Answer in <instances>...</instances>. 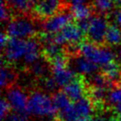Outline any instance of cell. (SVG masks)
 <instances>
[{"mask_svg":"<svg viewBox=\"0 0 121 121\" xmlns=\"http://www.w3.org/2000/svg\"><path fill=\"white\" fill-rule=\"evenodd\" d=\"M109 24L106 16L95 13L90 18V23L86 35V40L99 46H106L105 36Z\"/></svg>","mask_w":121,"mask_h":121,"instance_id":"5b68a950","label":"cell"},{"mask_svg":"<svg viewBox=\"0 0 121 121\" xmlns=\"http://www.w3.org/2000/svg\"><path fill=\"white\" fill-rule=\"evenodd\" d=\"M28 95L23 88L14 85L6 89V100L9 102L12 108L20 114L27 115V106L28 102Z\"/></svg>","mask_w":121,"mask_h":121,"instance_id":"9c48e42d","label":"cell"},{"mask_svg":"<svg viewBox=\"0 0 121 121\" xmlns=\"http://www.w3.org/2000/svg\"><path fill=\"white\" fill-rule=\"evenodd\" d=\"M28 95L27 106V115L37 118H55L57 116V111L53 103L52 96L47 92L42 90L31 91Z\"/></svg>","mask_w":121,"mask_h":121,"instance_id":"7a4b0ae2","label":"cell"},{"mask_svg":"<svg viewBox=\"0 0 121 121\" xmlns=\"http://www.w3.org/2000/svg\"><path fill=\"white\" fill-rule=\"evenodd\" d=\"M114 113V112H113ZM115 117H116V119H117V121H121V113H118V114H117V113H114Z\"/></svg>","mask_w":121,"mask_h":121,"instance_id":"f1b7e54d","label":"cell"},{"mask_svg":"<svg viewBox=\"0 0 121 121\" xmlns=\"http://www.w3.org/2000/svg\"><path fill=\"white\" fill-rule=\"evenodd\" d=\"M70 10L72 13L73 15L74 20H81L89 19L95 14L94 9L91 6V4H77V5H73L70 6Z\"/></svg>","mask_w":121,"mask_h":121,"instance_id":"d6986e66","label":"cell"},{"mask_svg":"<svg viewBox=\"0 0 121 121\" xmlns=\"http://www.w3.org/2000/svg\"><path fill=\"white\" fill-rule=\"evenodd\" d=\"M65 45H80L86 40V35L76 22H72L59 32Z\"/></svg>","mask_w":121,"mask_h":121,"instance_id":"8fae6325","label":"cell"},{"mask_svg":"<svg viewBox=\"0 0 121 121\" xmlns=\"http://www.w3.org/2000/svg\"><path fill=\"white\" fill-rule=\"evenodd\" d=\"M52 76L58 87H65L73 80L76 73L69 66V65H52Z\"/></svg>","mask_w":121,"mask_h":121,"instance_id":"7c38bea8","label":"cell"},{"mask_svg":"<svg viewBox=\"0 0 121 121\" xmlns=\"http://www.w3.org/2000/svg\"><path fill=\"white\" fill-rule=\"evenodd\" d=\"M52 99L57 111V114L67 111L73 104L63 90H58L52 94Z\"/></svg>","mask_w":121,"mask_h":121,"instance_id":"e0dca14e","label":"cell"},{"mask_svg":"<svg viewBox=\"0 0 121 121\" xmlns=\"http://www.w3.org/2000/svg\"><path fill=\"white\" fill-rule=\"evenodd\" d=\"M11 14H12V11L5 4V2L2 0V2H1V20L3 22L8 21L11 18Z\"/></svg>","mask_w":121,"mask_h":121,"instance_id":"603a6c76","label":"cell"},{"mask_svg":"<svg viewBox=\"0 0 121 121\" xmlns=\"http://www.w3.org/2000/svg\"><path fill=\"white\" fill-rule=\"evenodd\" d=\"M27 49V40L10 37V40L3 51L2 60L13 65L21 59L23 60Z\"/></svg>","mask_w":121,"mask_h":121,"instance_id":"8992f818","label":"cell"},{"mask_svg":"<svg viewBox=\"0 0 121 121\" xmlns=\"http://www.w3.org/2000/svg\"><path fill=\"white\" fill-rule=\"evenodd\" d=\"M15 15L32 14L33 0H4Z\"/></svg>","mask_w":121,"mask_h":121,"instance_id":"2e32d148","label":"cell"},{"mask_svg":"<svg viewBox=\"0 0 121 121\" xmlns=\"http://www.w3.org/2000/svg\"><path fill=\"white\" fill-rule=\"evenodd\" d=\"M0 106H1V119L4 120L8 115L10 114L11 110H12V106H11L9 102L7 101L5 98L2 99Z\"/></svg>","mask_w":121,"mask_h":121,"instance_id":"7402d4cb","label":"cell"},{"mask_svg":"<svg viewBox=\"0 0 121 121\" xmlns=\"http://www.w3.org/2000/svg\"><path fill=\"white\" fill-rule=\"evenodd\" d=\"M120 44L121 28L116 25L110 24L105 36V45L108 47H118Z\"/></svg>","mask_w":121,"mask_h":121,"instance_id":"ffe728a7","label":"cell"},{"mask_svg":"<svg viewBox=\"0 0 121 121\" xmlns=\"http://www.w3.org/2000/svg\"><path fill=\"white\" fill-rule=\"evenodd\" d=\"M27 70L37 81H40L48 76L52 75L51 65L43 57L39 58L36 62L32 64L30 66H28Z\"/></svg>","mask_w":121,"mask_h":121,"instance_id":"4fadbf2b","label":"cell"},{"mask_svg":"<svg viewBox=\"0 0 121 121\" xmlns=\"http://www.w3.org/2000/svg\"><path fill=\"white\" fill-rule=\"evenodd\" d=\"M9 40H10V36L7 35L6 32H3V33L1 34V40H0V42H1V48H2V51L5 48V46L7 45Z\"/></svg>","mask_w":121,"mask_h":121,"instance_id":"484cf974","label":"cell"},{"mask_svg":"<svg viewBox=\"0 0 121 121\" xmlns=\"http://www.w3.org/2000/svg\"><path fill=\"white\" fill-rule=\"evenodd\" d=\"M65 3L67 4L69 6H73V5L86 4L87 0H65Z\"/></svg>","mask_w":121,"mask_h":121,"instance_id":"4316f807","label":"cell"},{"mask_svg":"<svg viewBox=\"0 0 121 121\" xmlns=\"http://www.w3.org/2000/svg\"><path fill=\"white\" fill-rule=\"evenodd\" d=\"M73 111L79 121L91 117L92 113L95 111L92 101L87 96L81 98L73 103Z\"/></svg>","mask_w":121,"mask_h":121,"instance_id":"9a60e30c","label":"cell"},{"mask_svg":"<svg viewBox=\"0 0 121 121\" xmlns=\"http://www.w3.org/2000/svg\"><path fill=\"white\" fill-rule=\"evenodd\" d=\"M68 6L65 0H33L32 15L36 20L44 21L67 10Z\"/></svg>","mask_w":121,"mask_h":121,"instance_id":"3957f363","label":"cell"},{"mask_svg":"<svg viewBox=\"0 0 121 121\" xmlns=\"http://www.w3.org/2000/svg\"><path fill=\"white\" fill-rule=\"evenodd\" d=\"M89 87L88 79L85 75L77 73L73 81L63 87V91L70 98L72 102H76L81 98L87 96Z\"/></svg>","mask_w":121,"mask_h":121,"instance_id":"ba28073f","label":"cell"},{"mask_svg":"<svg viewBox=\"0 0 121 121\" xmlns=\"http://www.w3.org/2000/svg\"><path fill=\"white\" fill-rule=\"evenodd\" d=\"M41 23L42 21L36 20L32 14L14 15L7 24L5 32L10 37L31 39L43 32Z\"/></svg>","mask_w":121,"mask_h":121,"instance_id":"6da1fadb","label":"cell"},{"mask_svg":"<svg viewBox=\"0 0 121 121\" xmlns=\"http://www.w3.org/2000/svg\"><path fill=\"white\" fill-rule=\"evenodd\" d=\"M108 103L111 108L121 104V85L115 86L110 89L108 95Z\"/></svg>","mask_w":121,"mask_h":121,"instance_id":"44dd1931","label":"cell"},{"mask_svg":"<svg viewBox=\"0 0 121 121\" xmlns=\"http://www.w3.org/2000/svg\"><path fill=\"white\" fill-rule=\"evenodd\" d=\"M69 66L79 74L82 75H94L99 72L98 65L93 63L81 54L69 57Z\"/></svg>","mask_w":121,"mask_h":121,"instance_id":"30bf717a","label":"cell"},{"mask_svg":"<svg viewBox=\"0 0 121 121\" xmlns=\"http://www.w3.org/2000/svg\"><path fill=\"white\" fill-rule=\"evenodd\" d=\"M91 6L93 7L95 14L110 15L113 13L115 4L113 0H91Z\"/></svg>","mask_w":121,"mask_h":121,"instance_id":"ac0fdd59","label":"cell"},{"mask_svg":"<svg viewBox=\"0 0 121 121\" xmlns=\"http://www.w3.org/2000/svg\"><path fill=\"white\" fill-rule=\"evenodd\" d=\"M73 15L69 8L64 12L56 14L53 17L42 21L41 23L42 31L47 34H56L60 32L68 24L73 22Z\"/></svg>","mask_w":121,"mask_h":121,"instance_id":"52a82bcc","label":"cell"},{"mask_svg":"<svg viewBox=\"0 0 121 121\" xmlns=\"http://www.w3.org/2000/svg\"><path fill=\"white\" fill-rule=\"evenodd\" d=\"M80 48H81V53L83 57L92 61L95 64L100 65L108 64L111 61L115 60L117 57L110 49V47L99 46L87 40L81 43Z\"/></svg>","mask_w":121,"mask_h":121,"instance_id":"277c9868","label":"cell"},{"mask_svg":"<svg viewBox=\"0 0 121 121\" xmlns=\"http://www.w3.org/2000/svg\"><path fill=\"white\" fill-rule=\"evenodd\" d=\"M18 73L15 70L13 65L8 64L2 60L1 67V87L4 89H8L16 85L18 80Z\"/></svg>","mask_w":121,"mask_h":121,"instance_id":"5bb4252c","label":"cell"},{"mask_svg":"<svg viewBox=\"0 0 121 121\" xmlns=\"http://www.w3.org/2000/svg\"><path fill=\"white\" fill-rule=\"evenodd\" d=\"M117 58H118V62L121 65V49L118 51V54H117Z\"/></svg>","mask_w":121,"mask_h":121,"instance_id":"83f0119b","label":"cell"},{"mask_svg":"<svg viewBox=\"0 0 121 121\" xmlns=\"http://www.w3.org/2000/svg\"><path fill=\"white\" fill-rule=\"evenodd\" d=\"M1 121H28L27 115L20 114V113H10L4 120Z\"/></svg>","mask_w":121,"mask_h":121,"instance_id":"cb8c5ba5","label":"cell"},{"mask_svg":"<svg viewBox=\"0 0 121 121\" xmlns=\"http://www.w3.org/2000/svg\"><path fill=\"white\" fill-rule=\"evenodd\" d=\"M111 14L113 16V20L115 22V25L118 26L119 28H121V8L116 10Z\"/></svg>","mask_w":121,"mask_h":121,"instance_id":"d4e9b609","label":"cell"}]
</instances>
